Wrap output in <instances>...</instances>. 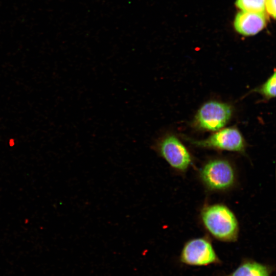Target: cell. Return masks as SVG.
Listing matches in <instances>:
<instances>
[{"label":"cell","instance_id":"cell-3","mask_svg":"<svg viewBox=\"0 0 276 276\" xmlns=\"http://www.w3.org/2000/svg\"><path fill=\"white\" fill-rule=\"evenodd\" d=\"M152 147L175 171L185 172L193 164L190 152L173 134L167 133L160 137Z\"/></svg>","mask_w":276,"mask_h":276},{"label":"cell","instance_id":"cell-5","mask_svg":"<svg viewBox=\"0 0 276 276\" xmlns=\"http://www.w3.org/2000/svg\"><path fill=\"white\" fill-rule=\"evenodd\" d=\"M233 109L228 104L216 101L208 102L198 110L194 120L195 126L206 131H218L230 120Z\"/></svg>","mask_w":276,"mask_h":276},{"label":"cell","instance_id":"cell-1","mask_svg":"<svg viewBox=\"0 0 276 276\" xmlns=\"http://www.w3.org/2000/svg\"><path fill=\"white\" fill-rule=\"evenodd\" d=\"M200 219L206 231L216 239L225 242L237 241L239 232L238 219L227 206L214 203L205 206Z\"/></svg>","mask_w":276,"mask_h":276},{"label":"cell","instance_id":"cell-10","mask_svg":"<svg viewBox=\"0 0 276 276\" xmlns=\"http://www.w3.org/2000/svg\"><path fill=\"white\" fill-rule=\"evenodd\" d=\"M275 83L276 77L274 70L273 74L254 91L261 94L267 100L273 98L275 97Z\"/></svg>","mask_w":276,"mask_h":276},{"label":"cell","instance_id":"cell-9","mask_svg":"<svg viewBox=\"0 0 276 276\" xmlns=\"http://www.w3.org/2000/svg\"><path fill=\"white\" fill-rule=\"evenodd\" d=\"M266 0H236V6L243 11L263 13Z\"/></svg>","mask_w":276,"mask_h":276},{"label":"cell","instance_id":"cell-11","mask_svg":"<svg viewBox=\"0 0 276 276\" xmlns=\"http://www.w3.org/2000/svg\"><path fill=\"white\" fill-rule=\"evenodd\" d=\"M275 0H266L265 9L268 13L273 18L275 17Z\"/></svg>","mask_w":276,"mask_h":276},{"label":"cell","instance_id":"cell-2","mask_svg":"<svg viewBox=\"0 0 276 276\" xmlns=\"http://www.w3.org/2000/svg\"><path fill=\"white\" fill-rule=\"evenodd\" d=\"M199 178L209 190L223 191L232 188L236 181L235 168L224 158H216L207 161L200 168Z\"/></svg>","mask_w":276,"mask_h":276},{"label":"cell","instance_id":"cell-8","mask_svg":"<svg viewBox=\"0 0 276 276\" xmlns=\"http://www.w3.org/2000/svg\"><path fill=\"white\" fill-rule=\"evenodd\" d=\"M270 266L250 259H243L232 272L225 276H270Z\"/></svg>","mask_w":276,"mask_h":276},{"label":"cell","instance_id":"cell-7","mask_svg":"<svg viewBox=\"0 0 276 276\" xmlns=\"http://www.w3.org/2000/svg\"><path fill=\"white\" fill-rule=\"evenodd\" d=\"M234 27L239 34L244 36L255 35L262 30L266 25L263 13L243 11L236 15Z\"/></svg>","mask_w":276,"mask_h":276},{"label":"cell","instance_id":"cell-4","mask_svg":"<svg viewBox=\"0 0 276 276\" xmlns=\"http://www.w3.org/2000/svg\"><path fill=\"white\" fill-rule=\"evenodd\" d=\"M179 261L185 265L192 266H207L221 263L212 242L206 237L187 241L181 250Z\"/></svg>","mask_w":276,"mask_h":276},{"label":"cell","instance_id":"cell-6","mask_svg":"<svg viewBox=\"0 0 276 276\" xmlns=\"http://www.w3.org/2000/svg\"><path fill=\"white\" fill-rule=\"evenodd\" d=\"M188 139L190 143L196 147L218 150L244 153L246 148L245 140L236 127L221 129L201 140Z\"/></svg>","mask_w":276,"mask_h":276}]
</instances>
